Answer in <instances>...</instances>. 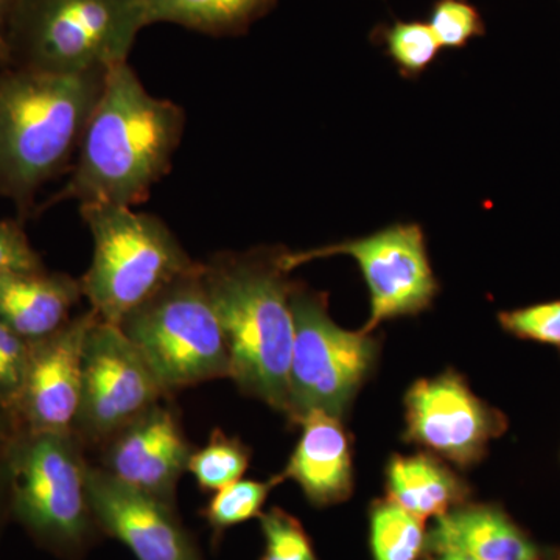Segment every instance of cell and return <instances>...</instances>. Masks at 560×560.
I'll return each instance as SVG.
<instances>
[{
    "label": "cell",
    "instance_id": "5",
    "mask_svg": "<svg viewBox=\"0 0 560 560\" xmlns=\"http://www.w3.org/2000/svg\"><path fill=\"white\" fill-rule=\"evenodd\" d=\"M73 431L24 427L11 464V518L39 548L61 560H83L103 533L88 492L90 460Z\"/></svg>",
    "mask_w": 560,
    "mask_h": 560
},
{
    "label": "cell",
    "instance_id": "8",
    "mask_svg": "<svg viewBox=\"0 0 560 560\" xmlns=\"http://www.w3.org/2000/svg\"><path fill=\"white\" fill-rule=\"evenodd\" d=\"M291 311L294 342L287 420L298 425L311 411L342 418L374 371L381 345L372 334L335 324L326 294L298 282L291 293Z\"/></svg>",
    "mask_w": 560,
    "mask_h": 560
},
{
    "label": "cell",
    "instance_id": "23",
    "mask_svg": "<svg viewBox=\"0 0 560 560\" xmlns=\"http://www.w3.org/2000/svg\"><path fill=\"white\" fill-rule=\"evenodd\" d=\"M381 38L390 60L408 79L425 72L442 49L429 22L396 21L390 27L383 28Z\"/></svg>",
    "mask_w": 560,
    "mask_h": 560
},
{
    "label": "cell",
    "instance_id": "30",
    "mask_svg": "<svg viewBox=\"0 0 560 560\" xmlns=\"http://www.w3.org/2000/svg\"><path fill=\"white\" fill-rule=\"evenodd\" d=\"M11 3H13V0H0V39H2L3 27H5Z\"/></svg>",
    "mask_w": 560,
    "mask_h": 560
},
{
    "label": "cell",
    "instance_id": "24",
    "mask_svg": "<svg viewBox=\"0 0 560 560\" xmlns=\"http://www.w3.org/2000/svg\"><path fill=\"white\" fill-rule=\"evenodd\" d=\"M265 550L260 560H318L302 523L275 506L259 517Z\"/></svg>",
    "mask_w": 560,
    "mask_h": 560
},
{
    "label": "cell",
    "instance_id": "16",
    "mask_svg": "<svg viewBox=\"0 0 560 560\" xmlns=\"http://www.w3.org/2000/svg\"><path fill=\"white\" fill-rule=\"evenodd\" d=\"M81 298L80 279L66 272H9L0 276V320L25 341H40L72 319Z\"/></svg>",
    "mask_w": 560,
    "mask_h": 560
},
{
    "label": "cell",
    "instance_id": "22",
    "mask_svg": "<svg viewBox=\"0 0 560 560\" xmlns=\"http://www.w3.org/2000/svg\"><path fill=\"white\" fill-rule=\"evenodd\" d=\"M282 482L280 475H276L267 481L243 480L242 478V480L213 492L212 499L200 511L201 517L212 530L213 544L219 545L224 534L234 526L242 525L250 518H259L271 490L278 488Z\"/></svg>",
    "mask_w": 560,
    "mask_h": 560
},
{
    "label": "cell",
    "instance_id": "15",
    "mask_svg": "<svg viewBox=\"0 0 560 560\" xmlns=\"http://www.w3.org/2000/svg\"><path fill=\"white\" fill-rule=\"evenodd\" d=\"M302 433L282 480H293L313 506L348 500L353 489L352 445L341 418L311 411L298 422Z\"/></svg>",
    "mask_w": 560,
    "mask_h": 560
},
{
    "label": "cell",
    "instance_id": "18",
    "mask_svg": "<svg viewBox=\"0 0 560 560\" xmlns=\"http://www.w3.org/2000/svg\"><path fill=\"white\" fill-rule=\"evenodd\" d=\"M389 500L419 521L441 517L466 503L467 482L431 453L394 455L386 466Z\"/></svg>",
    "mask_w": 560,
    "mask_h": 560
},
{
    "label": "cell",
    "instance_id": "19",
    "mask_svg": "<svg viewBox=\"0 0 560 560\" xmlns=\"http://www.w3.org/2000/svg\"><path fill=\"white\" fill-rule=\"evenodd\" d=\"M275 5L276 0H145V22L213 36L238 35Z\"/></svg>",
    "mask_w": 560,
    "mask_h": 560
},
{
    "label": "cell",
    "instance_id": "20",
    "mask_svg": "<svg viewBox=\"0 0 560 560\" xmlns=\"http://www.w3.org/2000/svg\"><path fill=\"white\" fill-rule=\"evenodd\" d=\"M427 547L422 521L393 500H378L371 510L374 560H422Z\"/></svg>",
    "mask_w": 560,
    "mask_h": 560
},
{
    "label": "cell",
    "instance_id": "7",
    "mask_svg": "<svg viewBox=\"0 0 560 560\" xmlns=\"http://www.w3.org/2000/svg\"><path fill=\"white\" fill-rule=\"evenodd\" d=\"M173 280L120 323L168 397L201 383L231 377L226 335L201 272Z\"/></svg>",
    "mask_w": 560,
    "mask_h": 560
},
{
    "label": "cell",
    "instance_id": "4",
    "mask_svg": "<svg viewBox=\"0 0 560 560\" xmlns=\"http://www.w3.org/2000/svg\"><path fill=\"white\" fill-rule=\"evenodd\" d=\"M147 27L145 0H13L0 66L86 73L128 60Z\"/></svg>",
    "mask_w": 560,
    "mask_h": 560
},
{
    "label": "cell",
    "instance_id": "25",
    "mask_svg": "<svg viewBox=\"0 0 560 560\" xmlns=\"http://www.w3.org/2000/svg\"><path fill=\"white\" fill-rule=\"evenodd\" d=\"M429 25L442 49H463L486 33L480 11L467 0H438Z\"/></svg>",
    "mask_w": 560,
    "mask_h": 560
},
{
    "label": "cell",
    "instance_id": "3",
    "mask_svg": "<svg viewBox=\"0 0 560 560\" xmlns=\"http://www.w3.org/2000/svg\"><path fill=\"white\" fill-rule=\"evenodd\" d=\"M106 72L65 75L0 66V195L21 217L79 150Z\"/></svg>",
    "mask_w": 560,
    "mask_h": 560
},
{
    "label": "cell",
    "instance_id": "13",
    "mask_svg": "<svg viewBox=\"0 0 560 560\" xmlns=\"http://www.w3.org/2000/svg\"><path fill=\"white\" fill-rule=\"evenodd\" d=\"M102 469L130 488L176 506V489L195 447L178 408L161 400L101 448Z\"/></svg>",
    "mask_w": 560,
    "mask_h": 560
},
{
    "label": "cell",
    "instance_id": "28",
    "mask_svg": "<svg viewBox=\"0 0 560 560\" xmlns=\"http://www.w3.org/2000/svg\"><path fill=\"white\" fill-rule=\"evenodd\" d=\"M24 423L16 412L0 404V539L7 523L11 521V464H13L14 445Z\"/></svg>",
    "mask_w": 560,
    "mask_h": 560
},
{
    "label": "cell",
    "instance_id": "21",
    "mask_svg": "<svg viewBox=\"0 0 560 560\" xmlns=\"http://www.w3.org/2000/svg\"><path fill=\"white\" fill-rule=\"evenodd\" d=\"M250 455V448L241 438L215 429L208 442L191 453L187 471L195 478L201 492L213 493L242 480L249 469Z\"/></svg>",
    "mask_w": 560,
    "mask_h": 560
},
{
    "label": "cell",
    "instance_id": "2",
    "mask_svg": "<svg viewBox=\"0 0 560 560\" xmlns=\"http://www.w3.org/2000/svg\"><path fill=\"white\" fill-rule=\"evenodd\" d=\"M283 250H224L201 261V272L226 335L230 378L245 396L287 418L294 342L291 293L296 282L283 270Z\"/></svg>",
    "mask_w": 560,
    "mask_h": 560
},
{
    "label": "cell",
    "instance_id": "14",
    "mask_svg": "<svg viewBox=\"0 0 560 560\" xmlns=\"http://www.w3.org/2000/svg\"><path fill=\"white\" fill-rule=\"evenodd\" d=\"M97 319L81 313L44 340L31 342V359L18 416L32 431H73L79 415L83 350L88 331Z\"/></svg>",
    "mask_w": 560,
    "mask_h": 560
},
{
    "label": "cell",
    "instance_id": "32",
    "mask_svg": "<svg viewBox=\"0 0 560 560\" xmlns=\"http://www.w3.org/2000/svg\"><path fill=\"white\" fill-rule=\"evenodd\" d=\"M555 560H560V558H558V559H555Z\"/></svg>",
    "mask_w": 560,
    "mask_h": 560
},
{
    "label": "cell",
    "instance_id": "9",
    "mask_svg": "<svg viewBox=\"0 0 560 560\" xmlns=\"http://www.w3.org/2000/svg\"><path fill=\"white\" fill-rule=\"evenodd\" d=\"M331 256H349L357 260L366 280L371 296V313L363 331L374 334L383 320L415 316L430 308L440 291L431 268L425 234L419 224H394L385 230L323 246L282 254L287 272L313 260Z\"/></svg>",
    "mask_w": 560,
    "mask_h": 560
},
{
    "label": "cell",
    "instance_id": "31",
    "mask_svg": "<svg viewBox=\"0 0 560 560\" xmlns=\"http://www.w3.org/2000/svg\"><path fill=\"white\" fill-rule=\"evenodd\" d=\"M430 560H478L469 558V556L455 555V552H436L433 559Z\"/></svg>",
    "mask_w": 560,
    "mask_h": 560
},
{
    "label": "cell",
    "instance_id": "12",
    "mask_svg": "<svg viewBox=\"0 0 560 560\" xmlns=\"http://www.w3.org/2000/svg\"><path fill=\"white\" fill-rule=\"evenodd\" d=\"M88 492L103 536L119 540L136 560H206L173 504L124 485L98 464H90Z\"/></svg>",
    "mask_w": 560,
    "mask_h": 560
},
{
    "label": "cell",
    "instance_id": "29",
    "mask_svg": "<svg viewBox=\"0 0 560 560\" xmlns=\"http://www.w3.org/2000/svg\"><path fill=\"white\" fill-rule=\"evenodd\" d=\"M43 259L20 223L0 220V276L9 272L43 270Z\"/></svg>",
    "mask_w": 560,
    "mask_h": 560
},
{
    "label": "cell",
    "instance_id": "1",
    "mask_svg": "<svg viewBox=\"0 0 560 560\" xmlns=\"http://www.w3.org/2000/svg\"><path fill=\"white\" fill-rule=\"evenodd\" d=\"M186 130V113L150 94L128 61L108 69L77 161L55 201L135 208L167 172Z\"/></svg>",
    "mask_w": 560,
    "mask_h": 560
},
{
    "label": "cell",
    "instance_id": "26",
    "mask_svg": "<svg viewBox=\"0 0 560 560\" xmlns=\"http://www.w3.org/2000/svg\"><path fill=\"white\" fill-rule=\"evenodd\" d=\"M499 323L512 337L551 346L560 355V300L501 312Z\"/></svg>",
    "mask_w": 560,
    "mask_h": 560
},
{
    "label": "cell",
    "instance_id": "27",
    "mask_svg": "<svg viewBox=\"0 0 560 560\" xmlns=\"http://www.w3.org/2000/svg\"><path fill=\"white\" fill-rule=\"evenodd\" d=\"M32 345L0 320V404L16 412Z\"/></svg>",
    "mask_w": 560,
    "mask_h": 560
},
{
    "label": "cell",
    "instance_id": "11",
    "mask_svg": "<svg viewBox=\"0 0 560 560\" xmlns=\"http://www.w3.org/2000/svg\"><path fill=\"white\" fill-rule=\"evenodd\" d=\"M405 422V441L463 469L480 463L490 442L510 425L506 416L475 396L455 371L422 378L408 389Z\"/></svg>",
    "mask_w": 560,
    "mask_h": 560
},
{
    "label": "cell",
    "instance_id": "10",
    "mask_svg": "<svg viewBox=\"0 0 560 560\" xmlns=\"http://www.w3.org/2000/svg\"><path fill=\"white\" fill-rule=\"evenodd\" d=\"M164 399L172 397L127 335L97 316L84 341L80 408L73 427L84 447L101 448Z\"/></svg>",
    "mask_w": 560,
    "mask_h": 560
},
{
    "label": "cell",
    "instance_id": "6",
    "mask_svg": "<svg viewBox=\"0 0 560 560\" xmlns=\"http://www.w3.org/2000/svg\"><path fill=\"white\" fill-rule=\"evenodd\" d=\"M80 213L94 243L83 298L113 326L200 265L160 217L110 205H81Z\"/></svg>",
    "mask_w": 560,
    "mask_h": 560
},
{
    "label": "cell",
    "instance_id": "17",
    "mask_svg": "<svg viewBox=\"0 0 560 560\" xmlns=\"http://www.w3.org/2000/svg\"><path fill=\"white\" fill-rule=\"evenodd\" d=\"M427 547L478 560H539V550L525 530L490 504L464 503L438 517Z\"/></svg>",
    "mask_w": 560,
    "mask_h": 560
}]
</instances>
